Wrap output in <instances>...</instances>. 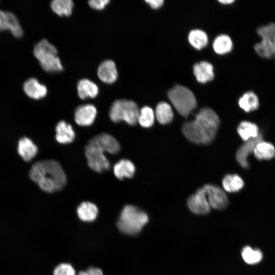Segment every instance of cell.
<instances>
[{"label":"cell","instance_id":"obj_1","mask_svg":"<svg viewBox=\"0 0 275 275\" xmlns=\"http://www.w3.org/2000/svg\"><path fill=\"white\" fill-rule=\"evenodd\" d=\"M219 125L217 114L211 108H201L193 120L185 122L182 131L190 142L208 144L215 138Z\"/></svg>","mask_w":275,"mask_h":275},{"label":"cell","instance_id":"obj_2","mask_svg":"<svg viewBox=\"0 0 275 275\" xmlns=\"http://www.w3.org/2000/svg\"><path fill=\"white\" fill-rule=\"evenodd\" d=\"M30 177L41 189L50 193L62 189L67 180L62 166L52 159L35 162L30 170Z\"/></svg>","mask_w":275,"mask_h":275},{"label":"cell","instance_id":"obj_3","mask_svg":"<svg viewBox=\"0 0 275 275\" xmlns=\"http://www.w3.org/2000/svg\"><path fill=\"white\" fill-rule=\"evenodd\" d=\"M120 150L119 142L112 135L102 133L89 140L85 147V154L89 167L100 173L107 170L110 163L104 152L115 154Z\"/></svg>","mask_w":275,"mask_h":275},{"label":"cell","instance_id":"obj_4","mask_svg":"<svg viewBox=\"0 0 275 275\" xmlns=\"http://www.w3.org/2000/svg\"><path fill=\"white\" fill-rule=\"evenodd\" d=\"M147 214L138 208L130 205L122 209L117 226L122 233L127 235L138 234L148 222Z\"/></svg>","mask_w":275,"mask_h":275},{"label":"cell","instance_id":"obj_5","mask_svg":"<svg viewBox=\"0 0 275 275\" xmlns=\"http://www.w3.org/2000/svg\"><path fill=\"white\" fill-rule=\"evenodd\" d=\"M57 48L47 40L39 42L34 49V54L42 68L47 72H58L63 70Z\"/></svg>","mask_w":275,"mask_h":275},{"label":"cell","instance_id":"obj_6","mask_svg":"<svg viewBox=\"0 0 275 275\" xmlns=\"http://www.w3.org/2000/svg\"><path fill=\"white\" fill-rule=\"evenodd\" d=\"M168 97L177 111L182 116L188 117L196 107L194 94L184 86H175L169 91Z\"/></svg>","mask_w":275,"mask_h":275},{"label":"cell","instance_id":"obj_7","mask_svg":"<svg viewBox=\"0 0 275 275\" xmlns=\"http://www.w3.org/2000/svg\"><path fill=\"white\" fill-rule=\"evenodd\" d=\"M140 110L137 104L133 101L119 99L112 104L109 110V117L114 122L124 121L130 125H134L138 122Z\"/></svg>","mask_w":275,"mask_h":275},{"label":"cell","instance_id":"obj_8","mask_svg":"<svg viewBox=\"0 0 275 275\" xmlns=\"http://www.w3.org/2000/svg\"><path fill=\"white\" fill-rule=\"evenodd\" d=\"M257 33L261 39L255 45V51L262 58H271L275 55V22L260 25Z\"/></svg>","mask_w":275,"mask_h":275},{"label":"cell","instance_id":"obj_9","mask_svg":"<svg viewBox=\"0 0 275 275\" xmlns=\"http://www.w3.org/2000/svg\"><path fill=\"white\" fill-rule=\"evenodd\" d=\"M208 203L211 208L217 210H223L228 205V199L225 192L219 187L214 184L204 185Z\"/></svg>","mask_w":275,"mask_h":275},{"label":"cell","instance_id":"obj_10","mask_svg":"<svg viewBox=\"0 0 275 275\" xmlns=\"http://www.w3.org/2000/svg\"><path fill=\"white\" fill-rule=\"evenodd\" d=\"M187 206L192 212L197 214H206L210 212L211 207L203 187L188 198Z\"/></svg>","mask_w":275,"mask_h":275},{"label":"cell","instance_id":"obj_11","mask_svg":"<svg viewBox=\"0 0 275 275\" xmlns=\"http://www.w3.org/2000/svg\"><path fill=\"white\" fill-rule=\"evenodd\" d=\"M96 114L97 109L94 105H80L77 107L74 113L75 121L80 126H89L94 122Z\"/></svg>","mask_w":275,"mask_h":275},{"label":"cell","instance_id":"obj_12","mask_svg":"<svg viewBox=\"0 0 275 275\" xmlns=\"http://www.w3.org/2000/svg\"><path fill=\"white\" fill-rule=\"evenodd\" d=\"M261 141L262 136L260 134L257 138L245 141L238 149L236 154V160L243 168H247L249 167L248 156L253 152L256 145Z\"/></svg>","mask_w":275,"mask_h":275},{"label":"cell","instance_id":"obj_13","mask_svg":"<svg viewBox=\"0 0 275 275\" xmlns=\"http://www.w3.org/2000/svg\"><path fill=\"white\" fill-rule=\"evenodd\" d=\"M97 74L99 79L106 84L114 82L118 77V72L115 63L112 60H105L99 65Z\"/></svg>","mask_w":275,"mask_h":275},{"label":"cell","instance_id":"obj_14","mask_svg":"<svg viewBox=\"0 0 275 275\" xmlns=\"http://www.w3.org/2000/svg\"><path fill=\"white\" fill-rule=\"evenodd\" d=\"M25 93L30 98L39 99L45 97L47 94L46 87L39 82L35 78L26 80L23 86Z\"/></svg>","mask_w":275,"mask_h":275},{"label":"cell","instance_id":"obj_15","mask_svg":"<svg viewBox=\"0 0 275 275\" xmlns=\"http://www.w3.org/2000/svg\"><path fill=\"white\" fill-rule=\"evenodd\" d=\"M17 150L19 155L27 162L31 161L38 152L36 145L30 139L26 137L19 140Z\"/></svg>","mask_w":275,"mask_h":275},{"label":"cell","instance_id":"obj_16","mask_svg":"<svg viewBox=\"0 0 275 275\" xmlns=\"http://www.w3.org/2000/svg\"><path fill=\"white\" fill-rule=\"evenodd\" d=\"M193 69L196 79L200 82L205 83L213 78V68L208 62L201 61L196 63Z\"/></svg>","mask_w":275,"mask_h":275},{"label":"cell","instance_id":"obj_17","mask_svg":"<svg viewBox=\"0 0 275 275\" xmlns=\"http://www.w3.org/2000/svg\"><path fill=\"white\" fill-rule=\"evenodd\" d=\"M56 139L61 144H68L75 139V133L72 126L64 121H60L56 127Z\"/></svg>","mask_w":275,"mask_h":275},{"label":"cell","instance_id":"obj_18","mask_svg":"<svg viewBox=\"0 0 275 275\" xmlns=\"http://www.w3.org/2000/svg\"><path fill=\"white\" fill-rule=\"evenodd\" d=\"M133 163L129 160L123 159L117 162L114 166L113 171L115 176L119 179L131 178L135 173Z\"/></svg>","mask_w":275,"mask_h":275},{"label":"cell","instance_id":"obj_19","mask_svg":"<svg viewBox=\"0 0 275 275\" xmlns=\"http://www.w3.org/2000/svg\"><path fill=\"white\" fill-rule=\"evenodd\" d=\"M98 213L97 207L90 202L81 203L77 208V214L79 218L86 222L94 221L97 216Z\"/></svg>","mask_w":275,"mask_h":275},{"label":"cell","instance_id":"obj_20","mask_svg":"<svg viewBox=\"0 0 275 275\" xmlns=\"http://www.w3.org/2000/svg\"><path fill=\"white\" fill-rule=\"evenodd\" d=\"M77 87L78 96L81 99L88 97L94 98L98 93V88L97 85L87 79L79 80Z\"/></svg>","mask_w":275,"mask_h":275},{"label":"cell","instance_id":"obj_21","mask_svg":"<svg viewBox=\"0 0 275 275\" xmlns=\"http://www.w3.org/2000/svg\"><path fill=\"white\" fill-rule=\"evenodd\" d=\"M238 104L241 108L246 112L256 110L259 106V100L257 95L253 91H248L240 97Z\"/></svg>","mask_w":275,"mask_h":275},{"label":"cell","instance_id":"obj_22","mask_svg":"<svg viewBox=\"0 0 275 275\" xmlns=\"http://www.w3.org/2000/svg\"><path fill=\"white\" fill-rule=\"evenodd\" d=\"M253 153L258 159H270L275 156V148L271 143L261 141L256 145Z\"/></svg>","mask_w":275,"mask_h":275},{"label":"cell","instance_id":"obj_23","mask_svg":"<svg viewBox=\"0 0 275 275\" xmlns=\"http://www.w3.org/2000/svg\"><path fill=\"white\" fill-rule=\"evenodd\" d=\"M237 132L245 142L256 138L260 134L256 124L246 121L240 123L237 127Z\"/></svg>","mask_w":275,"mask_h":275},{"label":"cell","instance_id":"obj_24","mask_svg":"<svg viewBox=\"0 0 275 275\" xmlns=\"http://www.w3.org/2000/svg\"><path fill=\"white\" fill-rule=\"evenodd\" d=\"M155 116L159 123L167 124L172 121L174 114L170 105L162 101L157 105Z\"/></svg>","mask_w":275,"mask_h":275},{"label":"cell","instance_id":"obj_25","mask_svg":"<svg viewBox=\"0 0 275 275\" xmlns=\"http://www.w3.org/2000/svg\"><path fill=\"white\" fill-rule=\"evenodd\" d=\"M222 185L226 191L234 193L238 191L243 187L244 182L237 174H228L223 178Z\"/></svg>","mask_w":275,"mask_h":275},{"label":"cell","instance_id":"obj_26","mask_svg":"<svg viewBox=\"0 0 275 275\" xmlns=\"http://www.w3.org/2000/svg\"><path fill=\"white\" fill-rule=\"evenodd\" d=\"M213 47L217 53L223 54L232 50L233 43L229 36L223 34L216 37L213 42Z\"/></svg>","mask_w":275,"mask_h":275},{"label":"cell","instance_id":"obj_27","mask_svg":"<svg viewBox=\"0 0 275 275\" xmlns=\"http://www.w3.org/2000/svg\"><path fill=\"white\" fill-rule=\"evenodd\" d=\"M52 11L60 16H70L72 13L73 2L71 0H54L50 4Z\"/></svg>","mask_w":275,"mask_h":275},{"label":"cell","instance_id":"obj_28","mask_svg":"<svg viewBox=\"0 0 275 275\" xmlns=\"http://www.w3.org/2000/svg\"><path fill=\"white\" fill-rule=\"evenodd\" d=\"M188 40L194 47L197 49H201L207 44L208 37L204 31L200 30H194L189 34Z\"/></svg>","mask_w":275,"mask_h":275},{"label":"cell","instance_id":"obj_29","mask_svg":"<svg viewBox=\"0 0 275 275\" xmlns=\"http://www.w3.org/2000/svg\"><path fill=\"white\" fill-rule=\"evenodd\" d=\"M242 257L245 263L249 264H255L260 262L263 258V254L260 250L253 249L247 245L241 251Z\"/></svg>","mask_w":275,"mask_h":275},{"label":"cell","instance_id":"obj_30","mask_svg":"<svg viewBox=\"0 0 275 275\" xmlns=\"http://www.w3.org/2000/svg\"><path fill=\"white\" fill-rule=\"evenodd\" d=\"M155 114L153 109L147 106L140 110L138 122L143 127H150L154 122Z\"/></svg>","mask_w":275,"mask_h":275},{"label":"cell","instance_id":"obj_31","mask_svg":"<svg viewBox=\"0 0 275 275\" xmlns=\"http://www.w3.org/2000/svg\"><path fill=\"white\" fill-rule=\"evenodd\" d=\"M53 275H75V271L71 265L61 263L54 268Z\"/></svg>","mask_w":275,"mask_h":275},{"label":"cell","instance_id":"obj_32","mask_svg":"<svg viewBox=\"0 0 275 275\" xmlns=\"http://www.w3.org/2000/svg\"><path fill=\"white\" fill-rule=\"evenodd\" d=\"M109 2V0H91L89 1V6L96 10H102Z\"/></svg>","mask_w":275,"mask_h":275},{"label":"cell","instance_id":"obj_33","mask_svg":"<svg viewBox=\"0 0 275 275\" xmlns=\"http://www.w3.org/2000/svg\"><path fill=\"white\" fill-rule=\"evenodd\" d=\"M78 275H103L102 271L99 268L90 267L85 271H80Z\"/></svg>","mask_w":275,"mask_h":275},{"label":"cell","instance_id":"obj_34","mask_svg":"<svg viewBox=\"0 0 275 275\" xmlns=\"http://www.w3.org/2000/svg\"><path fill=\"white\" fill-rule=\"evenodd\" d=\"M150 6L153 9H158L162 6L163 1L162 0H147L146 1Z\"/></svg>","mask_w":275,"mask_h":275},{"label":"cell","instance_id":"obj_35","mask_svg":"<svg viewBox=\"0 0 275 275\" xmlns=\"http://www.w3.org/2000/svg\"><path fill=\"white\" fill-rule=\"evenodd\" d=\"M3 30V20L2 16V11L0 10V31Z\"/></svg>","mask_w":275,"mask_h":275},{"label":"cell","instance_id":"obj_36","mask_svg":"<svg viewBox=\"0 0 275 275\" xmlns=\"http://www.w3.org/2000/svg\"><path fill=\"white\" fill-rule=\"evenodd\" d=\"M219 2L223 4H230L234 2V1L232 0H223V1H219Z\"/></svg>","mask_w":275,"mask_h":275}]
</instances>
